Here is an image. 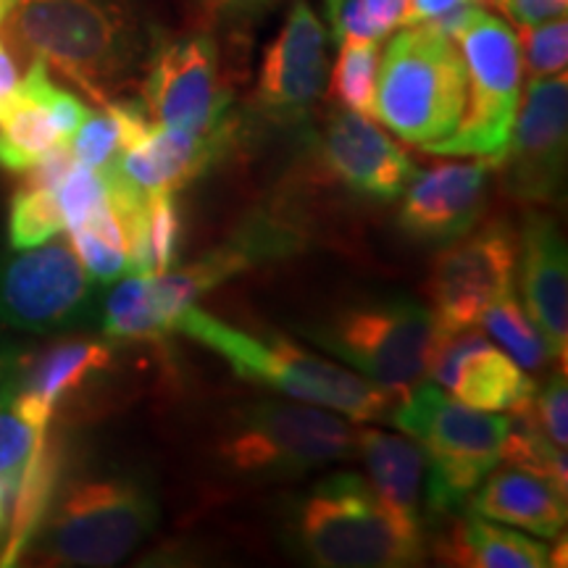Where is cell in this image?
<instances>
[{"mask_svg": "<svg viewBox=\"0 0 568 568\" xmlns=\"http://www.w3.org/2000/svg\"><path fill=\"white\" fill-rule=\"evenodd\" d=\"M0 32L21 61H42L101 105L138 84L163 34L142 0H11Z\"/></svg>", "mask_w": 568, "mask_h": 568, "instance_id": "obj_1", "label": "cell"}, {"mask_svg": "<svg viewBox=\"0 0 568 568\" xmlns=\"http://www.w3.org/2000/svg\"><path fill=\"white\" fill-rule=\"evenodd\" d=\"M176 329L224 358L243 379L258 382L293 400L343 414L353 422H389L400 397L361 374L301 351L280 335H255L190 305Z\"/></svg>", "mask_w": 568, "mask_h": 568, "instance_id": "obj_2", "label": "cell"}, {"mask_svg": "<svg viewBox=\"0 0 568 568\" xmlns=\"http://www.w3.org/2000/svg\"><path fill=\"white\" fill-rule=\"evenodd\" d=\"M295 548L322 568H397L422 564V531L406 527L358 474L316 481L293 516Z\"/></svg>", "mask_w": 568, "mask_h": 568, "instance_id": "obj_3", "label": "cell"}, {"mask_svg": "<svg viewBox=\"0 0 568 568\" xmlns=\"http://www.w3.org/2000/svg\"><path fill=\"white\" fill-rule=\"evenodd\" d=\"M466 90V63L453 38L432 24H408L379 55L372 116L426 151L456 132Z\"/></svg>", "mask_w": 568, "mask_h": 568, "instance_id": "obj_4", "label": "cell"}, {"mask_svg": "<svg viewBox=\"0 0 568 568\" xmlns=\"http://www.w3.org/2000/svg\"><path fill=\"white\" fill-rule=\"evenodd\" d=\"M389 422L414 437L429 460L426 514L432 524L458 514L500 464L510 418L453 403L435 382H418L397 400Z\"/></svg>", "mask_w": 568, "mask_h": 568, "instance_id": "obj_5", "label": "cell"}, {"mask_svg": "<svg viewBox=\"0 0 568 568\" xmlns=\"http://www.w3.org/2000/svg\"><path fill=\"white\" fill-rule=\"evenodd\" d=\"M361 426L301 400H261L224 424L219 456L232 471L287 477L358 456Z\"/></svg>", "mask_w": 568, "mask_h": 568, "instance_id": "obj_6", "label": "cell"}, {"mask_svg": "<svg viewBox=\"0 0 568 568\" xmlns=\"http://www.w3.org/2000/svg\"><path fill=\"white\" fill-rule=\"evenodd\" d=\"M159 524V503L138 479H77L42 518L40 556L51 566H113Z\"/></svg>", "mask_w": 568, "mask_h": 568, "instance_id": "obj_7", "label": "cell"}, {"mask_svg": "<svg viewBox=\"0 0 568 568\" xmlns=\"http://www.w3.org/2000/svg\"><path fill=\"white\" fill-rule=\"evenodd\" d=\"M303 335L376 387L403 397L424 382L437 326L432 311L416 301L382 297L337 308L322 324L303 326Z\"/></svg>", "mask_w": 568, "mask_h": 568, "instance_id": "obj_8", "label": "cell"}, {"mask_svg": "<svg viewBox=\"0 0 568 568\" xmlns=\"http://www.w3.org/2000/svg\"><path fill=\"white\" fill-rule=\"evenodd\" d=\"M468 90L456 132L426 148L435 155H474L497 166L506 153L521 101V53L503 19L477 9L456 32Z\"/></svg>", "mask_w": 568, "mask_h": 568, "instance_id": "obj_9", "label": "cell"}, {"mask_svg": "<svg viewBox=\"0 0 568 568\" xmlns=\"http://www.w3.org/2000/svg\"><path fill=\"white\" fill-rule=\"evenodd\" d=\"M232 92L226 88L219 42L211 32L155 40L142 77V105L159 126L195 134L230 130Z\"/></svg>", "mask_w": 568, "mask_h": 568, "instance_id": "obj_10", "label": "cell"}, {"mask_svg": "<svg viewBox=\"0 0 568 568\" xmlns=\"http://www.w3.org/2000/svg\"><path fill=\"white\" fill-rule=\"evenodd\" d=\"M450 240L432 268L429 295L437 332H460L479 326V318L497 297L514 293L518 237L506 222H489L481 230Z\"/></svg>", "mask_w": 568, "mask_h": 568, "instance_id": "obj_11", "label": "cell"}, {"mask_svg": "<svg viewBox=\"0 0 568 568\" xmlns=\"http://www.w3.org/2000/svg\"><path fill=\"white\" fill-rule=\"evenodd\" d=\"M88 303L90 274L59 234L0 264V324L45 335L74 324Z\"/></svg>", "mask_w": 568, "mask_h": 568, "instance_id": "obj_12", "label": "cell"}, {"mask_svg": "<svg viewBox=\"0 0 568 568\" xmlns=\"http://www.w3.org/2000/svg\"><path fill=\"white\" fill-rule=\"evenodd\" d=\"M568 142V80L566 71L531 77L497 166L506 169V190L516 201H556L566 174Z\"/></svg>", "mask_w": 568, "mask_h": 568, "instance_id": "obj_13", "label": "cell"}, {"mask_svg": "<svg viewBox=\"0 0 568 568\" xmlns=\"http://www.w3.org/2000/svg\"><path fill=\"white\" fill-rule=\"evenodd\" d=\"M426 374L435 376V385L458 397L468 408L479 410H521L537 393L531 376L497 351L477 326L460 332H437Z\"/></svg>", "mask_w": 568, "mask_h": 568, "instance_id": "obj_14", "label": "cell"}, {"mask_svg": "<svg viewBox=\"0 0 568 568\" xmlns=\"http://www.w3.org/2000/svg\"><path fill=\"white\" fill-rule=\"evenodd\" d=\"M326 67V27L305 0H295L261 61L255 103L276 119L303 116L322 98Z\"/></svg>", "mask_w": 568, "mask_h": 568, "instance_id": "obj_15", "label": "cell"}, {"mask_svg": "<svg viewBox=\"0 0 568 568\" xmlns=\"http://www.w3.org/2000/svg\"><path fill=\"white\" fill-rule=\"evenodd\" d=\"M322 161L355 195L395 201L416 180L418 169L397 142L372 119L355 111L332 113L322 134Z\"/></svg>", "mask_w": 568, "mask_h": 568, "instance_id": "obj_16", "label": "cell"}, {"mask_svg": "<svg viewBox=\"0 0 568 568\" xmlns=\"http://www.w3.org/2000/svg\"><path fill=\"white\" fill-rule=\"evenodd\" d=\"M489 161H443L416 174L400 209V226L422 243H450L477 224Z\"/></svg>", "mask_w": 568, "mask_h": 568, "instance_id": "obj_17", "label": "cell"}, {"mask_svg": "<svg viewBox=\"0 0 568 568\" xmlns=\"http://www.w3.org/2000/svg\"><path fill=\"white\" fill-rule=\"evenodd\" d=\"M518 280L524 311L542 332L552 361L566 374L568 364V258L558 224L542 213H529L518 240Z\"/></svg>", "mask_w": 568, "mask_h": 568, "instance_id": "obj_18", "label": "cell"}, {"mask_svg": "<svg viewBox=\"0 0 568 568\" xmlns=\"http://www.w3.org/2000/svg\"><path fill=\"white\" fill-rule=\"evenodd\" d=\"M232 126L216 134H195L174 126L153 124L142 140L124 148L111 166L119 176L140 187L142 193H176L184 184L203 176L222 159Z\"/></svg>", "mask_w": 568, "mask_h": 568, "instance_id": "obj_19", "label": "cell"}, {"mask_svg": "<svg viewBox=\"0 0 568 568\" xmlns=\"http://www.w3.org/2000/svg\"><path fill=\"white\" fill-rule=\"evenodd\" d=\"M358 456L368 468V485L395 518L416 531L429 527L426 495H429V460L414 437L393 435L361 426Z\"/></svg>", "mask_w": 568, "mask_h": 568, "instance_id": "obj_20", "label": "cell"}, {"mask_svg": "<svg viewBox=\"0 0 568 568\" xmlns=\"http://www.w3.org/2000/svg\"><path fill=\"white\" fill-rule=\"evenodd\" d=\"M566 495L542 474L508 464L493 468L471 500V510L497 524L521 527L531 535L552 539L566 527Z\"/></svg>", "mask_w": 568, "mask_h": 568, "instance_id": "obj_21", "label": "cell"}, {"mask_svg": "<svg viewBox=\"0 0 568 568\" xmlns=\"http://www.w3.org/2000/svg\"><path fill=\"white\" fill-rule=\"evenodd\" d=\"M111 364V345L95 343V339H69L32 361L21 387L11 393V403L38 429H48L53 410L63 397L80 389L90 376L105 372Z\"/></svg>", "mask_w": 568, "mask_h": 568, "instance_id": "obj_22", "label": "cell"}, {"mask_svg": "<svg viewBox=\"0 0 568 568\" xmlns=\"http://www.w3.org/2000/svg\"><path fill=\"white\" fill-rule=\"evenodd\" d=\"M51 82L45 63L30 61L17 95L9 109L0 113V166L9 172H24L42 155L67 142L48 109Z\"/></svg>", "mask_w": 568, "mask_h": 568, "instance_id": "obj_23", "label": "cell"}, {"mask_svg": "<svg viewBox=\"0 0 568 568\" xmlns=\"http://www.w3.org/2000/svg\"><path fill=\"white\" fill-rule=\"evenodd\" d=\"M437 556L453 566L466 568H545L550 566V550L521 531L500 527L489 518H460L450 535L439 539Z\"/></svg>", "mask_w": 568, "mask_h": 568, "instance_id": "obj_24", "label": "cell"}, {"mask_svg": "<svg viewBox=\"0 0 568 568\" xmlns=\"http://www.w3.org/2000/svg\"><path fill=\"white\" fill-rule=\"evenodd\" d=\"M61 477V453L51 443V437H42L34 447L30 464L24 466L13 493L9 529L3 537V550H0V566H13L27 545L38 535L42 518L53 506L55 485Z\"/></svg>", "mask_w": 568, "mask_h": 568, "instance_id": "obj_25", "label": "cell"}, {"mask_svg": "<svg viewBox=\"0 0 568 568\" xmlns=\"http://www.w3.org/2000/svg\"><path fill=\"white\" fill-rule=\"evenodd\" d=\"M169 324L155 308L145 274H130L111 290L103 305V335L126 343H159Z\"/></svg>", "mask_w": 568, "mask_h": 568, "instance_id": "obj_26", "label": "cell"}, {"mask_svg": "<svg viewBox=\"0 0 568 568\" xmlns=\"http://www.w3.org/2000/svg\"><path fill=\"white\" fill-rule=\"evenodd\" d=\"M71 234V247L77 258L82 261L84 272L98 282H113L119 276L130 274V258H126V240L124 230L113 213L109 197L103 205H98L88 219Z\"/></svg>", "mask_w": 568, "mask_h": 568, "instance_id": "obj_27", "label": "cell"}, {"mask_svg": "<svg viewBox=\"0 0 568 568\" xmlns=\"http://www.w3.org/2000/svg\"><path fill=\"white\" fill-rule=\"evenodd\" d=\"M479 324L485 326L489 337H495L497 343L506 347V353L524 372L537 374L552 361V353L548 343H545L542 332L527 316L521 301L514 293L497 297L481 314Z\"/></svg>", "mask_w": 568, "mask_h": 568, "instance_id": "obj_28", "label": "cell"}, {"mask_svg": "<svg viewBox=\"0 0 568 568\" xmlns=\"http://www.w3.org/2000/svg\"><path fill=\"white\" fill-rule=\"evenodd\" d=\"M500 460L527 468V471L542 474L552 485H558L564 493H568L566 450H560V447H556L545 437V432L531 418L527 406L516 410V416L510 418Z\"/></svg>", "mask_w": 568, "mask_h": 568, "instance_id": "obj_29", "label": "cell"}, {"mask_svg": "<svg viewBox=\"0 0 568 568\" xmlns=\"http://www.w3.org/2000/svg\"><path fill=\"white\" fill-rule=\"evenodd\" d=\"M376 71H379V42L345 40L332 69L329 98L343 109L366 116L374 111Z\"/></svg>", "mask_w": 568, "mask_h": 568, "instance_id": "obj_30", "label": "cell"}, {"mask_svg": "<svg viewBox=\"0 0 568 568\" xmlns=\"http://www.w3.org/2000/svg\"><path fill=\"white\" fill-rule=\"evenodd\" d=\"M63 213L55 197V190H38V187H19L11 201L9 216V240L13 251H24L48 243V240L61 234Z\"/></svg>", "mask_w": 568, "mask_h": 568, "instance_id": "obj_31", "label": "cell"}, {"mask_svg": "<svg viewBox=\"0 0 568 568\" xmlns=\"http://www.w3.org/2000/svg\"><path fill=\"white\" fill-rule=\"evenodd\" d=\"M408 21V0H343L332 19L339 42H382Z\"/></svg>", "mask_w": 568, "mask_h": 568, "instance_id": "obj_32", "label": "cell"}, {"mask_svg": "<svg viewBox=\"0 0 568 568\" xmlns=\"http://www.w3.org/2000/svg\"><path fill=\"white\" fill-rule=\"evenodd\" d=\"M518 53L521 67L531 77H552L566 71L568 61V24L566 17H556L539 24H521L518 34Z\"/></svg>", "mask_w": 568, "mask_h": 568, "instance_id": "obj_33", "label": "cell"}, {"mask_svg": "<svg viewBox=\"0 0 568 568\" xmlns=\"http://www.w3.org/2000/svg\"><path fill=\"white\" fill-rule=\"evenodd\" d=\"M174 195L176 193L161 190V193H151V197H148L145 245L151 276L169 272L176 264V253H180L182 222Z\"/></svg>", "mask_w": 568, "mask_h": 568, "instance_id": "obj_34", "label": "cell"}, {"mask_svg": "<svg viewBox=\"0 0 568 568\" xmlns=\"http://www.w3.org/2000/svg\"><path fill=\"white\" fill-rule=\"evenodd\" d=\"M69 151L74 161L95 169V172L111 166L116 155L122 153V124H119L116 109L109 103L103 105L101 113L88 111L84 122L71 134Z\"/></svg>", "mask_w": 568, "mask_h": 568, "instance_id": "obj_35", "label": "cell"}, {"mask_svg": "<svg viewBox=\"0 0 568 568\" xmlns=\"http://www.w3.org/2000/svg\"><path fill=\"white\" fill-rule=\"evenodd\" d=\"M45 435L48 429H38L13 406L9 387L0 389V477L19 479Z\"/></svg>", "mask_w": 568, "mask_h": 568, "instance_id": "obj_36", "label": "cell"}, {"mask_svg": "<svg viewBox=\"0 0 568 568\" xmlns=\"http://www.w3.org/2000/svg\"><path fill=\"white\" fill-rule=\"evenodd\" d=\"M55 197H59L63 213V226H67V230H74V226H80L84 219L98 209V205H103L109 195H105L103 174L84 166L80 161H74V166L69 169V174L63 176L59 187H55Z\"/></svg>", "mask_w": 568, "mask_h": 568, "instance_id": "obj_37", "label": "cell"}, {"mask_svg": "<svg viewBox=\"0 0 568 568\" xmlns=\"http://www.w3.org/2000/svg\"><path fill=\"white\" fill-rule=\"evenodd\" d=\"M527 410L535 418L539 429L552 445L566 450L568 445V389H566V374L550 376V382L542 389L537 387L535 397L527 406Z\"/></svg>", "mask_w": 568, "mask_h": 568, "instance_id": "obj_38", "label": "cell"}, {"mask_svg": "<svg viewBox=\"0 0 568 568\" xmlns=\"http://www.w3.org/2000/svg\"><path fill=\"white\" fill-rule=\"evenodd\" d=\"M203 24L247 30L264 13L276 6V0H190Z\"/></svg>", "mask_w": 568, "mask_h": 568, "instance_id": "obj_39", "label": "cell"}, {"mask_svg": "<svg viewBox=\"0 0 568 568\" xmlns=\"http://www.w3.org/2000/svg\"><path fill=\"white\" fill-rule=\"evenodd\" d=\"M568 0H508L506 13L518 24H539L556 17H566Z\"/></svg>", "mask_w": 568, "mask_h": 568, "instance_id": "obj_40", "label": "cell"}, {"mask_svg": "<svg viewBox=\"0 0 568 568\" xmlns=\"http://www.w3.org/2000/svg\"><path fill=\"white\" fill-rule=\"evenodd\" d=\"M468 3H477V0H408V24H429L447 17V13L464 9Z\"/></svg>", "mask_w": 568, "mask_h": 568, "instance_id": "obj_41", "label": "cell"}, {"mask_svg": "<svg viewBox=\"0 0 568 568\" xmlns=\"http://www.w3.org/2000/svg\"><path fill=\"white\" fill-rule=\"evenodd\" d=\"M19 84H21V74H19L17 61H13L9 48L3 45V40H0V113L9 109L13 95H17Z\"/></svg>", "mask_w": 568, "mask_h": 568, "instance_id": "obj_42", "label": "cell"}, {"mask_svg": "<svg viewBox=\"0 0 568 568\" xmlns=\"http://www.w3.org/2000/svg\"><path fill=\"white\" fill-rule=\"evenodd\" d=\"M17 481L19 479H3V477H0V535L9 529V516H11L13 493H17ZM0 539H3V537H0Z\"/></svg>", "mask_w": 568, "mask_h": 568, "instance_id": "obj_43", "label": "cell"}, {"mask_svg": "<svg viewBox=\"0 0 568 568\" xmlns=\"http://www.w3.org/2000/svg\"><path fill=\"white\" fill-rule=\"evenodd\" d=\"M9 355L6 353H0V389L6 387V374H9Z\"/></svg>", "mask_w": 568, "mask_h": 568, "instance_id": "obj_44", "label": "cell"}, {"mask_svg": "<svg viewBox=\"0 0 568 568\" xmlns=\"http://www.w3.org/2000/svg\"><path fill=\"white\" fill-rule=\"evenodd\" d=\"M477 3L493 6V9H497V11H503V13H506V9H508V0H477Z\"/></svg>", "mask_w": 568, "mask_h": 568, "instance_id": "obj_45", "label": "cell"}, {"mask_svg": "<svg viewBox=\"0 0 568 568\" xmlns=\"http://www.w3.org/2000/svg\"><path fill=\"white\" fill-rule=\"evenodd\" d=\"M339 3H343V0H326V11H329V19H335Z\"/></svg>", "mask_w": 568, "mask_h": 568, "instance_id": "obj_46", "label": "cell"}, {"mask_svg": "<svg viewBox=\"0 0 568 568\" xmlns=\"http://www.w3.org/2000/svg\"><path fill=\"white\" fill-rule=\"evenodd\" d=\"M9 6H11V0H0V19H3V13L9 11Z\"/></svg>", "mask_w": 568, "mask_h": 568, "instance_id": "obj_47", "label": "cell"}]
</instances>
